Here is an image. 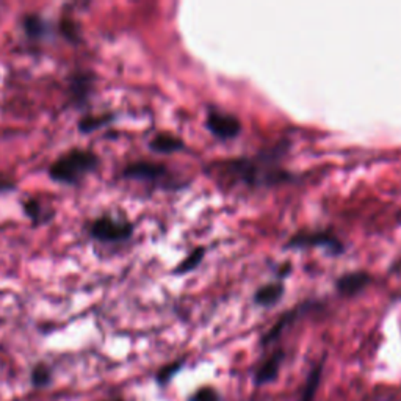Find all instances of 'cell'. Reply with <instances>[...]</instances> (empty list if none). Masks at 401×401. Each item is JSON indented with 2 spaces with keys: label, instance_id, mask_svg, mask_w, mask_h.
Wrapping results in <instances>:
<instances>
[{
  "label": "cell",
  "instance_id": "cell-7",
  "mask_svg": "<svg viewBox=\"0 0 401 401\" xmlns=\"http://www.w3.org/2000/svg\"><path fill=\"white\" fill-rule=\"evenodd\" d=\"M94 88V75L88 72L74 74L69 84V93H71V100L75 107L86 105Z\"/></svg>",
  "mask_w": 401,
  "mask_h": 401
},
{
  "label": "cell",
  "instance_id": "cell-15",
  "mask_svg": "<svg viewBox=\"0 0 401 401\" xmlns=\"http://www.w3.org/2000/svg\"><path fill=\"white\" fill-rule=\"evenodd\" d=\"M22 209H24L25 215L30 218V221L33 223L35 226L47 223L54 215V212H49V210L44 209L40 200H36V199L25 200V203L22 204Z\"/></svg>",
  "mask_w": 401,
  "mask_h": 401
},
{
  "label": "cell",
  "instance_id": "cell-4",
  "mask_svg": "<svg viewBox=\"0 0 401 401\" xmlns=\"http://www.w3.org/2000/svg\"><path fill=\"white\" fill-rule=\"evenodd\" d=\"M310 246H323L328 248L331 253L340 254L343 253V244L338 238L331 234L329 230H303L294 234L287 243V248H310Z\"/></svg>",
  "mask_w": 401,
  "mask_h": 401
},
{
  "label": "cell",
  "instance_id": "cell-11",
  "mask_svg": "<svg viewBox=\"0 0 401 401\" xmlns=\"http://www.w3.org/2000/svg\"><path fill=\"white\" fill-rule=\"evenodd\" d=\"M149 148L150 150H154V152H159V154H173V152H178V150L184 149L185 143L175 135L163 132V134H157L152 140H150Z\"/></svg>",
  "mask_w": 401,
  "mask_h": 401
},
{
  "label": "cell",
  "instance_id": "cell-9",
  "mask_svg": "<svg viewBox=\"0 0 401 401\" xmlns=\"http://www.w3.org/2000/svg\"><path fill=\"white\" fill-rule=\"evenodd\" d=\"M284 351L278 349L268 357V359L262 363V365L257 368L255 376H254V382L255 386H263L268 384V382H273L279 375V368L281 363L284 361Z\"/></svg>",
  "mask_w": 401,
  "mask_h": 401
},
{
  "label": "cell",
  "instance_id": "cell-10",
  "mask_svg": "<svg viewBox=\"0 0 401 401\" xmlns=\"http://www.w3.org/2000/svg\"><path fill=\"white\" fill-rule=\"evenodd\" d=\"M372 282V276L367 272H353L348 274H343L340 279L337 281V290L338 293L345 294V297H353V294L359 293L363 287Z\"/></svg>",
  "mask_w": 401,
  "mask_h": 401
},
{
  "label": "cell",
  "instance_id": "cell-3",
  "mask_svg": "<svg viewBox=\"0 0 401 401\" xmlns=\"http://www.w3.org/2000/svg\"><path fill=\"white\" fill-rule=\"evenodd\" d=\"M134 224L127 219H118L111 217H100L94 219L90 228L93 238L102 243L125 242L134 235Z\"/></svg>",
  "mask_w": 401,
  "mask_h": 401
},
{
  "label": "cell",
  "instance_id": "cell-21",
  "mask_svg": "<svg viewBox=\"0 0 401 401\" xmlns=\"http://www.w3.org/2000/svg\"><path fill=\"white\" fill-rule=\"evenodd\" d=\"M190 401H221V397L213 387H203L191 395Z\"/></svg>",
  "mask_w": 401,
  "mask_h": 401
},
{
  "label": "cell",
  "instance_id": "cell-5",
  "mask_svg": "<svg viewBox=\"0 0 401 401\" xmlns=\"http://www.w3.org/2000/svg\"><path fill=\"white\" fill-rule=\"evenodd\" d=\"M205 127L219 140H232V138L240 135L242 123L238 121V118L229 115V113L210 110L205 119Z\"/></svg>",
  "mask_w": 401,
  "mask_h": 401
},
{
  "label": "cell",
  "instance_id": "cell-20",
  "mask_svg": "<svg viewBox=\"0 0 401 401\" xmlns=\"http://www.w3.org/2000/svg\"><path fill=\"white\" fill-rule=\"evenodd\" d=\"M60 31H61V35L71 42H79L81 38L80 27L75 24V21H72V19H69V17H65L60 21Z\"/></svg>",
  "mask_w": 401,
  "mask_h": 401
},
{
  "label": "cell",
  "instance_id": "cell-16",
  "mask_svg": "<svg viewBox=\"0 0 401 401\" xmlns=\"http://www.w3.org/2000/svg\"><path fill=\"white\" fill-rule=\"evenodd\" d=\"M52 379H54V373H52V368H50L47 363L44 362H38L31 368V373H30V382L31 386L35 388H46L50 384H52Z\"/></svg>",
  "mask_w": 401,
  "mask_h": 401
},
{
  "label": "cell",
  "instance_id": "cell-12",
  "mask_svg": "<svg viewBox=\"0 0 401 401\" xmlns=\"http://www.w3.org/2000/svg\"><path fill=\"white\" fill-rule=\"evenodd\" d=\"M282 294H284V284H282V282H272V284L263 285L255 292L254 301L255 304L269 307L278 303L282 298Z\"/></svg>",
  "mask_w": 401,
  "mask_h": 401
},
{
  "label": "cell",
  "instance_id": "cell-2",
  "mask_svg": "<svg viewBox=\"0 0 401 401\" xmlns=\"http://www.w3.org/2000/svg\"><path fill=\"white\" fill-rule=\"evenodd\" d=\"M100 159L91 149L75 148L60 155L49 168V178L56 184L77 185L88 174L96 171Z\"/></svg>",
  "mask_w": 401,
  "mask_h": 401
},
{
  "label": "cell",
  "instance_id": "cell-23",
  "mask_svg": "<svg viewBox=\"0 0 401 401\" xmlns=\"http://www.w3.org/2000/svg\"><path fill=\"white\" fill-rule=\"evenodd\" d=\"M110 401H125L124 398H113V400H110Z\"/></svg>",
  "mask_w": 401,
  "mask_h": 401
},
{
  "label": "cell",
  "instance_id": "cell-14",
  "mask_svg": "<svg viewBox=\"0 0 401 401\" xmlns=\"http://www.w3.org/2000/svg\"><path fill=\"white\" fill-rule=\"evenodd\" d=\"M115 115L113 113H102V115H85L79 119L77 129L80 134H93V132L99 130L104 125L110 124Z\"/></svg>",
  "mask_w": 401,
  "mask_h": 401
},
{
  "label": "cell",
  "instance_id": "cell-17",
  "mask_svg": "<svg viewBox=\"0 0 401 401\" xmlns=\"http://www.w3.org/2000/svg\"><path fill=\"white\" fill-rule=\"evenodd\" d=\"M323 375V361L312 368V372L309 373L306 379V384L303 388V395H301V401H313L315 400L317 388L320 386V381H322Z\"/></svg>",
  "mask_w": 401,
  "mask_h": 401
},
{
  "label": "cell",
  "instance_id": "cell-19",
  "mask_svg": "<svg viewBox=\"0 0 401 401\" xmlns=\"http://www.w3.org/2000/svg\"><path fill=\"white\" fill-rule=\"evenodd\" d=\"M182 367H184V359H179V361H174L171 363H168V365L162 367L159 372L155 375V381L159 386H166L169 381H171L175 375H178Z\"/></svg>",
  "mask_w": 401,
  "mask_h": 401
},
{
  "label": "cell",
  "instance_id": "cell-22",
  "mask_svg": "<svg viewBox=\"0 0 401 401\" xmlns=\"http://www.w3.org/2000/svg\"><path fill=\"white\" fill-rule=\"evenodd\" d=\"M16 190V184L11 179L6 178L5 174L0 173V194L3 193H10Z\"/></svg>",
  "mask_w": 401,
  "mask_h": 401
},
{
  "label": "cell",
  "instance_id": "cell-1",
  "mask_svg": "<svg viewBox=\"0 0 401 401\" xmlns=\"http://www.w3.org/2000/svg\"><path fill=\"white\" fill-rule=\"evenodd\" d=\"M285 143H279L269 152L254 159H234L223 162L221 173L235 182L248 187H272L293 180V174L274 165V160L285 152Z\"/></svg>",
  "mask_w": 401,
  "mask_h": 401
},
{
  "label": "cell",
  "instance_id": "cell-6",
  "mask_svg": "<svg viewBox=\"0 0 401 401\" xmlns=\"http://www.w3.org/2000/svg\"><path fill=\"white\" fill-rule=\"evenodd\" d=\"M168 175H169L168 168L165 165H162V163L154 162H134L125 166L123 171V178L125 179L150 182V184L165 180L168 179Z\"/></svg>",
  "mask_w": 401,
  "mask_h": 401
},
{
  "label": "cell",
  "instance_id": "cell-13",
  "mask_svg": "<svg viewBox=\"0 0 401 401\" xmlns=\"http://www.w3.org/2000/svg\"><path fill=\"white\" fill-rule=\"evenodd\" d=\"M24 31L31 40H42L50 33V24L40 15H29L24 17Z\"/></svg>",
  "mask_w": 401,
  "mask_h": 401
},
{
  "label": "cell",
  "instance_id": "cell-18",
  "mask_svg": "<svg viewBox=\"0 0 401 401\" xmlns=\"http://www.w3.org/2000/svg\"><path fill=\"white\" fill-rule=\"evenodd\" d=\"M204 254H205L204 248H196L194 251H191V253L180 262V265L174 269V273L175 274H184V273L191 272V269L196 268L200 263V260L204 259Z\"/></svg>",
  "mask_w": 401,
  "mask_h": 401
},
{
  "label": "cell",
  "instance_id": "cell-8",
  "mask_svg": "<svg viewBox=\"0 0 401 401\" xmlns=\"http://www.w3.org/2000/svg\"><path fill=\"white\" fill-rule=\"evenodd\" d=\"M310 304H301L298 307H294V309L287 310L284 315H282L278 322L273 324V328H269L265 334L262 336L260 338V347H268L269 343H273L274 340H278L279 336L282 334V331H284L287 326H290L294 320H297L301 313H303L306 309H309Z\"/></svg>",
  "mask_w": 401,
  "mask_h": 401
}]
</instances>
